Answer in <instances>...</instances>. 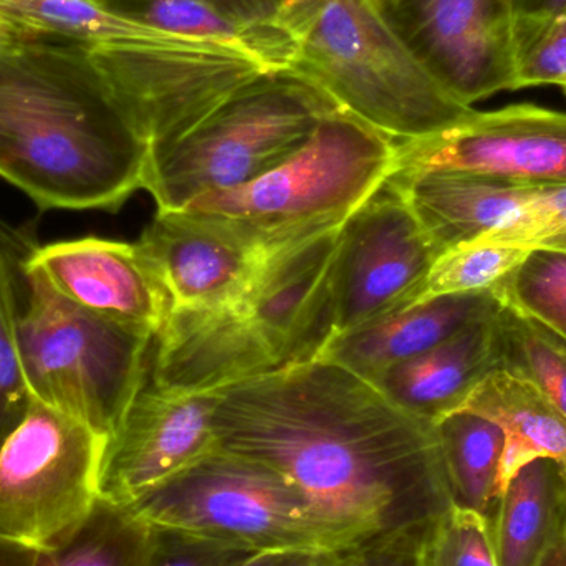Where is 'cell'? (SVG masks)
<instances>
[{
    "instance_id": "obj_1",
    "label": "cell",
    "mask_w": 566,
    "mask_h": 566,
    "mask_svg": "<svg viewBox=\"0 0 566 566\" xmlns=\"http://www.w3.org/2000/svg\"><path fill=\"white\" fill-rule=\"evenodd\" d=\"M218 449L277 472L355 545L452 507L434 422L316 358L218 392Z\"/></svg>"
},
{
    "instance_id": "obj_2",
    "label": "cell",
    "mask_w": 566,
    "mask_h": 566,
    "mask_svg": "<svg viewBox=\"0 0 566 566\" xmlns=\"http://www.w3.org/2000/svg\"><path fill=\"white\" fill-rule=\"evenodd\" d=\"M149 153L92 46L0 25V179L42 212H118Z\"/></svg>"
},
{
    "instance_id": "obj_3",
    "label": "cell",
    "mask_w": 566,
    "mask_h": 566,
    "mask_svg": "<svg viewBox=\"0 0 566 566\" xmlns=\"http://www.w3.org/2000/svg\"><path fill=\"white\" fill-rule=\"evenodd\" d=\"M342 226L271 249L226 305L171 310L155 339L153 385L219 392L319 358L336 335L332 279Z\"/></svg>"
},
{
    "instance_id": "obj_4",
    "label": "cell",
    "mask_w": 566,
    "mask_h": 566,
    "mask_svg": "<svg viewBox=\"0 0 566 566\" xmlns=\"http://www.w3.org/2000/svg\"><path fill=\"white\" fill-rule=\"evenodd\" d=\"M33 241L25 231L0 222L27 386L35 401L106 439L148 378L156 336L88 312L55 292L27 265Z\"/></svg>"
},
{
    "instance_id": "obj_5",
    "label": "cell",
    "mask_w": 566,
    "mask_h": 566,
    "mask_svg": "<svg viewBox=\"0 0 566 566\" xmlns=\"http://www.w3.org/2000/svg\"><path fill=\"white\" fill-rule=\"evenodd\" d=\"M338 105L290 70H269L171 142L151 146L143 189L158 211L261 178L298 151Z\"/></svg>"
},
{
    "instance_id": "obj_6",
    "label": "cell",
    "mask_w": 566,
    "mask_h": 566,
    "mask_svg": "<svg viewBox=\"0 0 566 566\" xmlns=\"http://www.w3.org/2000/svg\"><path fill=\"white\" fill-rule=\"evenodd\" d=\"M289 70L398 143L438 135L475 112L432 78L373 0H328L296 36Z\"/></svg>"
},
{
    "instance_id": "obj_7",
    "label": "cell",
    "mask_w": 566,
    "mask_h": 566,
    "mask_svg": "<svg viewBox=\"0 0 566 566\" xmlns=\"http://www.w3.org/2000/svg\"><path fill=\"white\" fill-rule=\"evenodd\" d=\"M395 149V139L338 109L261 178L201 196L185 211L277 248L342 226L391 175Z\"/></svg>"
},
{
    "instance_id": "obj_8",
    "label": "cell",
    "mask_w": 566,
    "mask_h": 566,
    "mask_svg": "<svg viewBox=\"0 0 566 566\" xmlns=\"http://www.w3.org/2000/svg\"><path fill=\"white\" fill-rule=\"evenodd\" d=\"M126 509L151 527L251 554L356 547L277 472L222 449Z\"/></svg>"
},
{
    "instance_id": "obj_9",
    "label": "cell",
    "mask_w": 566,
    "mask_h": 566,
    "mask_svg": "<svg viewBox=\"0 0 566 566\" xmlns=\"http://www.w3.org/2000/svg\"><path fill=\"white\" fill-rule=\"evenodd\" d=\"M105 439L33 399L0 446V535L39 551L66 544L98 501Z\"/></svg>"
},
{
    "instance_id": "obj_10",
    "label": "cell",
    "mask_w": 566,
    "mask_h": 566,
    "mask_svg": "<svg viewBox=\"0 0 566 566\" xmlns=\"http://www.w3.org/2000/svg\"><path fill=\"white\" fill-rule=\"evenodd\" d=\"M379 15L455 99L517 92L514 0H373Z\"/></svg>"
},
{
    "instance_id": "obj_11",
    "label": "cell",
    "mask_w": 566,
    "mask_h": 566,
    "mask_svg": "<svg viewBox=\"0 0 566 566\" xmlns=\"http://www.w3.org/2000/svg\"><path fill=\"white\" fill-rule=\"evenodd\" d=\"M438 259L401 192L386 179L339 231L332 279L336 333L409 305Z\"/></svg>"
},
{
    "instance_id": "obj_12",
    "label": "cell",
    "mask_w": 566,
    "mask_h": 566,
    "mask_svg": "<svg viewBox=\"0 0 566 566\" xmlns=\"http://www.w3.org/2000/svg\"><path fill=\"white\" fill-rule=\"evenodd\" d=\"M92 55L151 146L171 142L268 65L226 46L96 45Z\"/></svg>"
},
{
    "instance_id": "obj_13",
    "label": "cell",
    "mask_w": 566,
    "mask_h": 566,
    "mask_svg": "<svg viewBox=\"0 0 566 566\" xmlns=\"http://www.w3.org/2000/svg\"><path fill=\"white\" fill-rule=\"evenodd\" d=\"M475 172L528 186L566 185V113L537 105L478 112L426 138L396 142L389 176Z\"/></svg>"
},
{
    "instance_id": "obj_14",
    "label": "cell",
    "mask_w": 566,
    "mask_h": 566,
    "mask_svg": "<svg viewBox=\"0 0 566 566\" xmlns=\"http://www.w3.org/2000/svg\"><path fill=\"white\" fill-rule=\"evenodd\" d=\"M216 406L218 392L168 391L148 375L103 444L99 499L126 507L216 451Z\"/></svg>"
},
{
    "instance_id": "obj_15",
    "label": "cell",
    "mask_w": 566,
    "mask_h": 566,
    "mask_svg": "<svg viewBox=\"0 0 566 566\" xmlns=\"http://www.w3.org/2000/svg\"><path fill=\"white\" fill-rule=\"evenodd\" d=\"M27 265L69 302L113 322L158 336L171 313V298L138 244L86 238L35 241Z\"/></svg>"
},
{
    "instance_id": "obj_16",
    "label": "cell",
    "mask_w": 566,
    "mask_h": 566,
    "mask_svg": "<svg viewBox=\"0 0 566 566\" xmlns=\"http://www.w3.org/2000/svg\"><path fill=\"white\" fill-rule=\"evenodd\" d=\"M136 244L161 279L171 310L226 305L244 292L271 251L185 209L156 212Z\"/></svg>"
},
{
    "instance_id": "obj_17",
    "label": "cell",
    "mask_w": 566,
    "mask_h": 566,
    "mask_svg": "<svg viewBox=\"0 0 566 566\" xmlns=\"http://www.w3.org/2000/svg\"><path fill=\"white\" fill-rule=\"evenodd\" d=\"M499 308L501 302L492 292L418 300L365 325L336 333L319 358L375 381L386 369L422 355Z\"/></svg>"
},
{
    "instance_id": "obj_18",
    "label": "cell",
    "mask_w": 566,
    "mask_h": 566,
    "mask_svg": "<svg viewBox=\"0 0 566 566\" xmlns=\"http://www.w3.org/2000/svg\"><path fill=\"white\" fill-rule=\"evenodd\" d=\"M388 181L398 188L441 258L507 224L534 186L475 172H424Z\"/></svg>"
},
{
    "instance_id": "obj_19",
    "label": "cell",
    "mask_w": 566,
    "mask_h": 566,
    "mask_svg": "<svg viewBox=\"0 0 566 566\" xmlns=\"http://www.w3.org/2000/svg\"><path fill=\"white\" fill-rule=\"evenodd\" d=\"M497 312L469 323L422 355L386 369L373 385L398 408L436 424L461 409L479 382L501 368Z\"/></svg>"
},
{
    "instance_id": "obj_20",
    "label": "cell",
    "mask_w": 566,
    "mask_h": 566,
    "mask_svg": "<svg viewBox=\"0 0 566 566\" xmlns=\"http://www.w3.org/2000/svg\"><path fill=\"white\" fill-rule=\"evenodd\" d=\"M499 566H537L566 537V464L538 458L522 465L491 518Z\"/></svg>"
},
{
    "instance_id": "obj_21",
    "label": "cell",
    "mask_w": 566,
    "mask_h": 566,
    "mask_svg": "<svg viewBox=\"0 0 566 566\" xmlns=\"http://www.w3.org/2000/svg\"><path fill=\"white\" fill-rule=\"evenodd\" d=\"M461 409L491 419L504 431L501 491L522 465L534 459H557L566 464V415L522 376L494 369Z\"/></svg>"
},
{
    "instance_id": "obj_22",
    "label": "cell",
    "mask_w": 566,
    "mask_h": 566,
    "mask_svg": "<svg viewBox=\"0 0 566 566\" xmlns=\"http://www.w3.org/2000/svg\"><path fill=\"white\" fill-rule=\"evenodd\" d=\"M109 12L159 32L228 46L272 70H289L296 42L281 27H255L228 15L211 0H99Z\"/></svg>"
},
{
    "instance_id": "obj_23",
    "label": "cell",
    "mask_w": 566,
    "mask_h": 566,
    "mask_svg": "<svg viewBox=\"0 0 566 566\" xmlns=\"http://www.w3.org/2000/svg\"><path fill=\"white\" fill-rule=\"evenodd\" d=\"M0 25L90 46H221L159 32L109 12L99 0H0Z\"/></svg>"
},
{
    "instance_id": "obj_24",
    "label": "cell",
    "mask_w": 566,
    "mask_h": 566,
    "mask_svg": "<svg viewBox=\"0 0 566 566\" xmlns=\"http://www.w3.org/2000/svg\"><path fill=\"white\" fill-rule=\"evenodd\" d=\"M434 426L452 505L491 521L501 495L504 431L468 409H458Z\"/></svg>"
},
{
    "instance_id": "obj_25",
    "label": "cell",
    "mask_w": 566,
    "mask_h": 566,
    "mask_svg": "<svg viewBox=\"0 0 566 566\" xmlns=\"http://www.w3.org/2000/svg\"><path fill=\"white\" fill-rule=\"evenodd\" d=\"M151 544V525L98 497L78 532L60 547L40 551L36 566H146Z\"/></svg>"
},
{
    "instance_id": "obj_26",
    "label": "cell",
    "mask_w": 566,
    "mask_h": 566,
    "mask_svg": "<svg viewBox=\"0 0 566 566\" xmlns=\"http://www.w3.org/2000/svg\"><path fill=\"white\" fill-rule=\"evenodd\" d=\"M495 329L501 368L537 386L566 415V339L537 319L502 305Z\"/></svg>"
},
{
    "instance_id": "obj_27",
    "label": "cell",
    "mask_w": 566,
    "mask_h": 566,
    "mask_svg": "<svg viewBox=\"0 0 566 566\" xmlns=\"http://www.w3.org/2000/svg\"><path fill=\"white\" fill-rule=\"evenodd\" d=\"M502 306L537 319L566 339V254L535 249L491 290Z\"/></svg>"
},
{
    "instance_id": "obj_28",
    "label": "cell",
    "mask_w": 566,
    "mask_h": 566,
    "mask_svg": "<svg viewBox=\"0 0 566 566\" xmlns=\"http://www.w3.org/2000/svg\"><path fill=\"white\" fill-rule=\"evenodd\" d=\"M528 254L527 249L481 241L459 245L434 262L411 303L432 296L491 292Z\"/></svg>"
},
{
    "instance_id": "obj_29",
    "label": "cell",
    "mask_w": 566,
    "mask_h": 566,
    "mask_svg": "<svg viewBox=\"0 0 566 566\" xmlns=\"http://www.w3.org/2000/svg\"><path fill=\"white\" fill-rule=\"evenodd\" d=\"M478 241L566 254V185L534 186L524 208L507 224Z\"/></svg>"
},
{
    "instance_id": "obj_30",
    "label": "cell",
    "mask_w": 566,
    "mask_h": 566,
    "mask_svg": "<svg viewBox=\"0 0 566 566\" xmlns=\"http://www.w3.org/2000/svg\"><path fill=\"white\" fill-rule=\"evenodd\" d=\"M32 401L17 343L12 275L0 251V446L23 421Z\"/></svg>"
},
{
    "instance_id": "obj_31",
    "label": "cell",
    "mask_w": 566,
    "mask_h": 566,
    "mask_svg": "<svg viewBox=\"0 0 566 566\" xmlns=\"http://www.w3.org/2000/svg\"><path fill=\"white\" fill-rule=\"evenodd\" d=\"M424 566H499L491 521L452 505L432 528Z\"/></svg>"
},
{
    "instance_id": "obj_32",
    "label": "cell",
    "mask_w": 566,
    "mask_h": 566,
    "mask_svg": "<svg viewBox=\"0 0 566 566\" xmlns=\"http://www.w3.org/2000/svg\"><path fill=\"white\" fill-rule=\"evenodd\" d=\"M545 85L566 88V10L534 33L518 60L517 92Z\"/></svg>"
},
{
    "instance_id": "obj_33",
    "label": "cell",
    "mask_w": 566,
    "mask_h": 566,
    "mask_svg": "<svg viewBox=\"0 0 566 566\" xmlns=\"http://www.w3.org/2000/svg\"><path fill=\"white\" fill-rule=\"evenodd\" d=\"M249 555L251 552L153 527L151 552L146 566H235Z\"/></svg>"
},
{
    "instance_id": "obj_34",
    "label": "cell",
    "mask_w": 566,
    "mask_h": 566,
    "mask_svg": "<svg viewBox=\"0 0 566 566\" xmlns=\"http://www.w3.org/2000/svg\"><path fill=\"white\" fill-rule=\"evenodd\" d=\"M434 527L371 538L338 552L328 566H424L426 547Z\"/></svg>"
},
{
    "instance_id": "obj_35",
    "label": "cell",
    "mask_w": 566,
    "mask_h": 566,
    "mask_svg": "<svg viewBox=\"0 0 566 566\" xmlns=\"http://www.w3.org/2000/svg\"><path fill=\"white\" fill-rule=\"evenodd\" d=\"M239 22L255 27L279 25V0H211ZM282 29V27H281Z\"/></svg>"
},
{
    "instance_id": "obj_36",
    "label": "cell",
    "mask_w": 566,
    "mask_h": 566,
    "mask_svg": "<svg viewBox=\"0 0 566 566\" xmlns=\"http://www.w3.org/2000/svg\"><path fill=\"white\" fill-rule=\"evenodd\" d=\"M338 552H262L235 566H328Z\"/></svg>"
},
{
    "instance_id": "obj_37",
    "label": "cell",
    "mask_w": 566,
    "mask_h": 566,
    "mask_svg": "<svg viewBox=\"0 0 566 566\" xmlns=\"http://www.w3.org/2000/svg\"><path fill=\"white\" fill-rule=\"evenodd\" d=\"M328 0H279V25L295 39Z\"/></svg>"
},
{
    "instance_id": "obj_38",
    "label": "cell",
    "mask_w": 566,
    "mask_h": 566,
    "mask_svg": "<svg viewBox=\"0 0 566 566\" xmlns=\"http://www.w3.org/2000/svg\"><path fill=\"white\" fill-rule=\"evenodd\" d=\"M566 10V0H538L537 6L527 13H518L517 39L518 49H524L534 33L548 20Z\"/></svg>"
},
{
    "instance_id": "obj_39",
    "label": "cell",
    "mask_w": 566,
    "mask_h": 566,
    "mask_svg": "<svg viewBox=\"0 0 566 566\" xmlns=\"http://www.w3.org/2000/svg\"><path fill=\"white\" fill-rule=\"evenodd\" d=\"M40 551L0 535V566H36Z\"/></svg>"
},
{
    "instance_id": "obj_40",
    "label": "cell",
    "mask_w": 566,
    "mask_h": 566,
    "mask_svg": "<svg viewBox=\"0 0 566 566\" xmlns=\"http://www.w3.org/2000/svg\"><path fill=\"white\" fill-rule=\"evenodd\" d=\"M537 566H566V537L555 545Z\"/></svg>"
},
{
    "instance_id": "obj_41",
    "label": "cell",
    "mask_w": 566,
    "mask_h": 566,
    "mask_svg": "<svg viewBox=\"0 0 566 566\" xmlns=\"http://www.w3.org/2000/svg\"><path fill=\"white\" fill-rule=\"evenodd\" d=\"M515 7H517L518 13H527L537 6L538 0H514Z\"/></svg>"
},
{
    "instance_id": "obj_42",
    "label": "cell",
    "mask_w": 566,
    "mask_h": 566,
    "mask_svg": "<svg viewBox=\"0 0 566 566\" xmlns=\"http://www.w3.org/2000/svg\"><path fill=\"white\" fill-rule=\"evenodd\" d=\"M564 93H565V96H566V88H564Z\"/></svg>"
}]
</instances>
